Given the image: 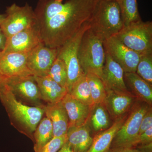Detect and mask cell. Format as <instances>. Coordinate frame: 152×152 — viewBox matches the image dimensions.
Here are the masks:
<instances>
[{"mask_svg":"<svg viewBox=\"0 0 152 152\" xmlns=\"http://www.w3.org/2000/svg\"><path fill=\"white\" fill-rule=\"evenodd\" d=\"M106 90V96L103 104L110 116L115 121L129 113L138 100L130 91H115L107 88Z\"/></svg>","mask_w":152,"mask_h":152,"instance_id":"7c38bea8","label":"cell"},{"mask_svg":"<svg viewBox=\"0 0 152 152\" xmlns=\"http://www.w3.org/2000/svg\"><path fill=\"white\" fill-rule=\"evenodd\" d=\"M27 54L1 52L0 75L4 79L33 75L27 65Z\"/></svg>","mask_w":152,"mask_h":152,"instance_id":"5bb4252c","label":"cell"},{"mask_svg":"<svg viewBox=\"0 0 152 152\" xmlns=\"http://www.w3.org/2000/svg\"><path fill=\"white\" fill-rule=\"evenodd\" d=\"M101 0H68L54 15L37 22L42 43L59 48L89 22Z\"/></svg>","mask_w":152,"mask_h":152,"instance_id":"6da1fadb","label":"cell"},{"mask_svg":"<svg viewBox=\"0 0 152 152\" xmlns=\"http://www.w3.org/2000/svg\"><path fill=\"white\" fill-rule=\"evenodd\" d=\"M7 37L0 26V53L2 51L5 46Z\"/></svg>","mask_w":152,"mask_h":152,"instance_id":"836d02e7","label":"cell"},{"mask_svg":"<svg viewBox=\"0 0 152 152\" xmlns=\"http://www.w3.org/2000/svg\"><path fill=\"white\" fill-rule=\"evenodd\" d=\"M6 17V14H0V23L3 21Z\"/></svg>","mask_w":152,"mask_h":152,"instance_id":"e575fe53","label":"cell"},{"mask_svg":"<svg viewBox=\"0 0 152 152\" xmlns=\"http://www.w3.org/2000/svg\"><path fill=\"white\" fill-rule=\"evenodd\" d=\"M128 114L129 113L115 120L108 129L96 134L93 138L91 147L87 152L108 151L114 138L126 119Z\"/></svg>","mask_w":152,"mask_h":152,"instance_id":"d6986e66","label":"cell"},{"mask_svg":"<svg viewBox=\"0 0 152 152\" xmlns=\"http://www.w3.org/2000/svg\"><path fill=\"white\" fill-rule=\"evenodd\" d=\"M90 28V21L86 23L70 39L58 48L57 57L62 60L66 67L68 76L66 90L68 93L70 92L74 84L84 74L79 63V48L85 33Z\"/></svg>","mask_w":152,"mask_h":152,"instance_id":"52a82bcc","label":"cell"},{"mask_svg":"<svg viewBox=\"0 0 152 152\" xmlns=\"http://www.w3.org/2000/svg\"><path fill=\"white\" fill-rule=\"evenodd\" d=\"M124 79L126 86L130 88L132 94L138 100L143 101L150 106L152 104V85L136 72H124Z\"/></svg>","mask_w":152,"mask_h":152,"instance_id":"44dd1931","label":"cell"},{"mask_svg":"<svg viewBox=\"0 0 152 152\" xmlns=\"http://www.w3.org/2000/svg\"><path fill=\"white\" fill-rule=\"evenodd\" d=\"M42 43L37 26L7 38L5 46L1 52L27 54Z\"/></svg>","mask_w":152,"mask_h":152,"instance_id":"4fadbf2b","label":"cell"},{"mask_svg":"<svg viewBox=\"0 0 152 152\" xmlns=\"http://www.w3.org/2000/svg\"><path fill=\"white\" fill-rule=\"evenodd\" d=\"M58 49L46 46L42 43L27 54V65L33 75L45 77L56 58Z\"/></svg>","mask_w":152,"mask_h":152,"instance_id":"8fae6325","label":"cell"},{"mask_svg":"<svg viewBox=\"0 0 152 152\" xmlns=\"http://www.w3.org/2000/svg\"><path fill=\"white\" fill-rule=\"evenodd\" d=\"M39 87L42 101L47 104H55L61 102L67 94L65 88L61 86L48 76H34Z\"/></svg>","mask_w":152,"mask_h":152,"instance_id":"ac0fdd59","label":"cell"},{"mask_svg":"<svg viewBox=\"0 0 152 152\" xmlns=\"http://www.w3.org/2000/svg\"><path fill=\"white\" fill-rule=\"evenodd\" d=\"M105 52L119 64L124 72H136L141 55L125 46L115 37L104 41Z\"/></svg>","mask_w":152,"mask_h":152,"instance_id":"30bf717a","label":"cell"},{"mask_svg":"<svg viewBox=\"0 0 152 152\" xmlns=\"http://www.w3.org/2000/svg\"><path fill=\"white\" fill-rule=\"evenodd\" d=\"M90 23L91 29L103 42L116 35L124 27L118 2L101 0Z\"/></svg>","mask_w":152,"mask_h":152,"instance_id":"3957f363","label":"cell"},{"mask_svg":"<svg viewBox=\"0 0 152 152\" xmlns=\"http://www.w3.org/2000/svg\"><path fill=\"white\" fill-rule=\"evenodd\" d=\"M151 106L138 100L128 114L127 118L116 134L110 149L134 148L143 117Z\"/></svg>","mask_w":152,"mask_h":152,"instance_id":"5b68a950","label":"cell"},{"mask_svg":"<svg viewBox=\"0 0 152 152\" xmlns=\"http://www.w3.org/2000/svg\"><path fill=\"white\" fill-rule=\"evenodd\" d=\"M4 83L16 97L32 106L43 107L42 96L34 76L4 79Z\"/></svg>","mask_w":152,"mask_h":152,"instance_id":"9c48e42d","label":"cell"},{"mask_svg":"<svg viewBox=\"0 0 152 152\" xmlns=\"http://www.w3.org/2000/svg\"><path fill=\"white\" fill-rule=\"evenodd\" d=\"M88 124L91 130L96 134L111 126L110 116L103 104L93 106Z\"/></svg>","mask_w":152,"mask_h":152,"instance_id":"7402d4cb","label":"cell"},{"mask_svg":"<svg viewBox=\"0 0 152 152\" xmlns=\"http://www.w3.org/2000/svg\"><path fill=\"white\" fill-rule=\"evenodd\" d=\"M66 141V135L62 137H54L37 152H58Z\"/></svg>","mask_w":152,"mask_h":152,"instance_id":"f1b7e54d","label":"cell"},{"mask_svg":"<svg viewBox=\"0 0 152 152\" xmlns=\"http://www.w3.org/2000/svg\"><path fill=\"white\" fill-rule=\"evenodd\" d=\"M53 137L51 121L47 117L41 120L34 134V151L37 152Z\"/></svg>","mask_w":152,"mask_h":152,"instance_id":"603a6c76","label":"cell"},{"mask_svg":"<svg viewBox=\"0 0 152 152\" xmlns=\"http://www.w3.org/2000/svg\"><path fill=\"white\" fill-rule=\"evenodd\" d=\"M3 84H4V79L0 75V88L1 87Z\"/></svg>","mask_w":152,"mask_h":152,"instance_id":"d590c367","label":"cell"},{"mask_svg":"<svg viewBox=\"0 0 152 152\" xmlns=\"http://www.w3.org/2000/svg\"><path fill=\"white\" fill-rule=\"evenodd\" d=\"M63 147V146H62ZM58 152H64V149H63V147H62L61 149H60L59 151H58Z\"/></svg>","mask_w":152,"mask_h":152,"instance_id":"8d00e7d4","label":"cell"},{"mask_svg":"<svg viewBox=\"0 0 152 152\" xmlns=\"http://www.w3.org/2000/svg\"><path fill=\"white\" fill-rule=\"evenodd\" d=\"M48 76L61 86L66 89L68 76L64 62L57 57L50 69Z\"/></svg>","mask_w":152,"mask_h":152,"instance_id":"4316f807","label":"cell"},{"mask_svg":"<svg viewBox=\"0 0 152 152\" xmlns=\"http://www.w3.org/2000/svg\"><path fill=\"white\" fill-rule=\"evenodd\" d=\"M114 37L140 54L152 53V22L142 20L126 26Z\"/></svg>","mask_w":152,"mask_h":152,"instance_id":"8992f818","label":"cell"},{"mask_svg":"<svg viewBox=\"0 0 152 152\" xmlns=\"http://www.w3.org/2000/svg\"><path fill=\"white\" fill-rule=\"evenodd\" d=\"M5 14L0 26L7 38L37 26L34 10L27 3L23 6L12 4L7 7Z\"/></svg>","mask_w":152,"mask_h":152,"instance_id":"ba28073f","label":"cell"},{"mask_svg":"<svg viewBox=\"0 0 152 152\" xmlns=\"http://www.w3.org/2000/svg\"><path fill=\"white\" fill-rule=\"evenodd\" d=\"M78 59L84 74H94L102 79L105 60L103 41L93 32L91 28L82 38L79 48Z\"/></svg>","mask_w":152,"mask_h":152,"instance_id":"277c9868","label":"cell"},{"mask_svg":"<svg viewBox=\"0 0 152 152\" xmlns=\"http://www.w3.org/2000/svg\"><path fill=\"white\" fill-rule=\"evenodd\" d=\"M68 94L86 105L91 107L94 105L86 75L85 74L74 84L70 91Z\"/></svg>","mask_w":152,"mask_h":152,"instance_id":"cb8c5ba5","label":"cell"},{"mask_svg":"<svg viewBox=\"0 0 152 152\" xmlns=\"http://www.w3.org/2000/svg\"><path fill=\"white\" fill-rule=\"evenodd\" d=\"M45 115L51 121L54 137L66 135L69 129V118L61 101L43 106Z\"/></svg>","mask_w":152,"mask_h":152,"instance_id":"e0dca14e","label":"cell"},{"mask_svg":"<svg viewBox=\"0 0 152 152\" xmlns=\"http://www.w3.org/2000/svg\"><path fill=\"white\" fill-rule=\"evenodd\" d=\"M61 102L67 113L69 128L80 126L88 123L93 107L83 104L68 93Z\"/></svg>","mask_w":152,"mask_h":152,"instance_id":"9a60e30c","label":"cell"},{"mask_svg":"<svg viewBox=\"0 0 152 152\" xmlns=\"http://www.w3.org/2000/svg\"><path fill=\"white\" fill-rule=\"evenodd\" d=\"M94 104H103L106 96L105 86L103 81L94 74H86Z\"/></svg>","mask_w":152,"mask_h":152,"instance_id":"484cf974","label":"cell"},{"mask_svg":"<svg viewBox=\"0 0 152 152\" xmlns=\"http://www.w3.org/2000/svg\"><path fill=\"white\" fill-rule=\"evenodd\" d=\"M105 1H115L118 2L119 0H105Z\"/></svg>","mask_w":152,"mask_h":152,"instance_id":"74e56055","label":"cell"},{"mask_svg":"<svg viewBox=\"0 0 152 152\" xmlns=\"http://www.w3.org/2000/svg\"><path fill=\"white\" fill-rule=\"evenodd\" d=\"M91 129L88 123L78 127L69 128L67 140L73 152H87L92 143Z\"/></svg>","mask_w":152,"mask_h":152,"instance_id":"ffe728a7","label":"cell"},{"mask_svg":"<svg viewBox=\"0 0 152 152\" xmlns=\"http://www.w3.org/2000/svg\"><path fill=\"white\" fill-rule=\"evenodd\" d=\"M124 74L121 66L105 53L102 79L106 88L115 91H129L125 83Z\"/></svg>","mask_w":152,"mask_h":152,"instance_id":"2e32d148","label":"cell"},{"mask_svg":"<svg viewBox=\"0 0 152 152\" xmlns=\"http://www.w3.org/2000/svg\"><path fill=\"white\" fill-rule=\"evenodd\" d=\"M118 3L124 26L142 20L137 0H119Z\"/></svg>","mask_w":152,"mask_h":152,"instance_id":"d4e9b609","label":"cell"},{"mask_svg":"<svg viewBox=\"0 0 152 152\" xmlns=\"http://www.w3.org/2000/svg\"><path fill=\"white\" fill-rule=\"evenodd\" d=\"M107 152H140L135 148H120L110 149Z\"/></svg>","mask_w":152,"mask_h":152,"instance_id":"1f68e13d","label":"cell"},{"mask_svg":"<svg viewBox=\"0 0 152 152\" xmlns=\"http://www.w3.org/2000/svg\"><path fill=\"white\" fill-rule=\"evenodd\" d=\"M136 73L150 84H152V53L142 54Z\"/></svg>","mask_w":152,"mask_h":152,"instance_id":"83f0119b","label":"cell"},{"mask_svg":"<svg viewBox=\"0 0 152 152\" xmlns=\"http://www.w3.org/2000/svg\"><path fill=\"white\" fill-rule=\"evenodd\" d=\"M135 148L140 152H152V142L146 145L137 146Z\"/></svg>","mask_w":152,"mask_h":152,"instance_id":"d6a6232c","label":"cell"},{"mask_svg":"<svg viewBox=\"0 0 152 152\" xmlns=\"http://www.w3.org/2000/svg\"><path fill=\"white\" fill-rule=\"evenodd\" d=\"M152 127V110L151 107H150L142 119L139 135L143 133L147 129Z\"/></svg>","mask_w":152,"mask_h":152,"instance_id":"f546056e","label":"cell"},{"mask_svg":"<svg viewBox=\"0 0 152 152\" xmlns=\"http://www.w3.org/2000/svg\"><path fill=\"white\" fill-rule=\"evenodd\" d=\"M0 101L11 124L34 142V132L45 115L43 107L25 104L18 100L4 83L0 88Z\"/></svg>","mask_w":152,"mask_h":152,"instance_id":"7a4b0ae2","label":"cell"},{"mask_svg":"<svg viewBox=\"0 0 152 152\" xmlns=\"http://www.w3.org/2000/svg\"><path fill=\"white\" fill-rule=\"evenodd\" d=\"M152 142V127L139 135L134 148L139 145H146Z\"/></svg>","mask_w":152,"mask_h":152,"instance_id":"4dcf8cb0","label":"cell"}]
</instances>
